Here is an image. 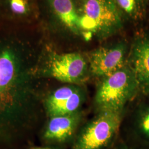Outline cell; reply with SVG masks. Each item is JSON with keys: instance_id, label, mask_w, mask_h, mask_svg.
Returning a JSON list of instances; mask_svg holds the SVG:
<instances>
[{"instance_id": "9", "label": "cell", "mask_w": 149, "mask_h": 149, "mask_svg": "<svg viewBox=\"0 0 149 149\" xmlns=\"http://www.w3.org/2000/svg\"><path fill=\"white\" fill-rule=\"evenodd\" d=\"M83 117V112L80 110L68 115L50 117L43 132L44 140L54 144L69 141L76 136Z\"/></svg>"}, {"instance_id": "12", "label": "cell", "mask_w": 149, "mask_h": 149, "mask_svg": "<svg viewBox=\"0 0 149 149\" xmlns=\"http://www.w3.org/2000/svg\"><path fill=\"white\" fill-rule=\"evenodd\" d=\"M133 116L132 125L135 130L149 140V102L139 106Z\"/></svg>"}, {"instance_id": "1", "label": "cell", "mask_w": 149, "mask_h": 149, "mask_svg": "<svg viewBox=\"0 0 149 149\" xmlns=\"http://www.w3.org/2000/svg\"><path fill=\"white\" fill-rule=\"evenodd\" d=\"M40 55L29 40L0 37V144L13 141L39 120Z\"/></svg>"}, {"instance_id": "14", "label": "cell", "mask_w": 149, "mask_h": 149, "mask_svg": "<svg viewBox=\"0 0 149 149\" xmlns=\"http://www.w3.org/2000/svg\"><path fill=\"white\" fill-rule=\"evenodd\" d=\"M31 149H59L54 147H49V146H44V147H34L32 148Z\"/></svg>"}, {"instance_id": "3", "label": "cell", "mask_w": 149, "mask_h": 149, "mask_svg": "<svg viewBox=\"0 0 149 149\" xmlns=\"http://www.w3.org/2000/svg\"><path fill=\"white\" fill-rule=\"evenodd\" d=\"M140 93L133 71L127 63L113 74L99 80L94 97L97 112L121 111Z\"/></svg>"}, {"instance_id": "10", "label": "cell", "mask_w": 149, "mask_h": 149, "mask_svg": "<svg viewBox=\"0 0 149 149\" xmlns=\"http://www.w3.org/2000/svg\"><path fill=\"white\" fill-rule=\"evenodd\" d=\"M59 23L70 33L81 37L79 15L74 0H47Z\"/></svg>"}, {"instance_id": "11", "label": "cell", "mask_w": 149, "mask_h": 149, "mask_svg": "<svg viewBox=\"0 0 149 149\" xmlns=\"http://www.w3.org/2000/svg\"><path fill=\"white\" fill-rule=\"evenodd\" d=\"M123 18L137 21L144 18L149 0H113Z\"/></svg>"}, {"instance_id": "15", "label": "cell", "mask_w": 149, "mask_h": 149, "mask_svg": "<svg viewBox=\"0 0 149 149\" xmlns=\"http://www.w3.org/2000/svg\"><path fill=\"white\" fill-rule=\"evenodd\" d=\"M127 149V148H120V149Z\"/></svg>"}, {"instance_id": "8", "label": "cell", "mask_w": 149, "mask_h": 149, "mask_svg": "<svg viewBox=\"0 0 149 149\" xmlns=\"http://www.w3.org/2000/svg\"><path fill=\"white\" fill-rule=\"evenodd\" d=\"M127 63L135 75L140 93L149 96V34L139 33L135 37Z\"/></svg>"}, {"instance_id": "7", "label": "cell", "mask_w": 149, "mask_h": 149, "mask_svg": "<svg viewBox=\"0 0 149 149\" xmlns=\"http://www.w3.org/2000/svg\"><path fill=\"white\" fill-rule=\"evenodd\" d=\"M86 99L85 88L81 85H68L50 93L44 101L49 117L72 114L81 110Z\"/></svg>"}, {"instance_id": "5", "label": "cell", "mask_w": 149, "mask_h": 149, "mask_svg": "<svg viewBox=\"0 0 149 149\" xmlns=\"http://www.w3.org/2000/svg\"><path fill=\"white\" fill-rule=\"evenodd\" d=\"M124 111H101L80 128L73 149H106L119 132Z\"/></svg>"}, {"instance_id": "4", "label": "cell", "mask_w": 149, "mask_h": 149, "mask_svg": "<svg viewBox=\"0 0 149 149\" xmlns=\"http://www.w3.org/2000/svg\"><path fill=\"white\" fill-rule=\"evenodd\" d=\"M40 77H50L69 85H81L90 78L87 58L74 52L59 53L48 50L41 54L39 63Z\"/></svg>"}, {"instance_id": "13", "label": "cell", "mask_w": 149, "mask_h": 149, "mask_svg": "<svg viewBox=\"0 0 149 149\" xmlns=\"http://www.w3.org/2000/svg\"><path fill=\"white\" fill-rule=\"evenodd\" d=\"M8 5L11 13L18 17L26 16L31 11L29 0H8Z\"/></svg>"}, {"instance_id": "6", "label": "cell", "mask_w": 149, "mask_h": 149, "mask_svg": "<svg viewBox=\"0 0 149 149\" xmlns=\"http://www.w3.org/2000/svg\"><path fill=\"white\" fill-rule=\"evenodd\" d=\"M129 47L124 41L101 47L86 56L91 77L98 80L120 69L127 63Z\"/></svg>"}, {"instance_id": "2", "label": "cell", "mask_w": 149, "mask_h": 149, "mask_svg": "<svg viewBox=\"0 0 149 149\" xmlns=\"http://www.w3.org/2000/svg\"><path fill=\"white\" fill-rule=\"evenodd\" d=\"M81 37L104 40L119 32L123 17L113 0H79Z\"/></svg>"}]
</instances>
